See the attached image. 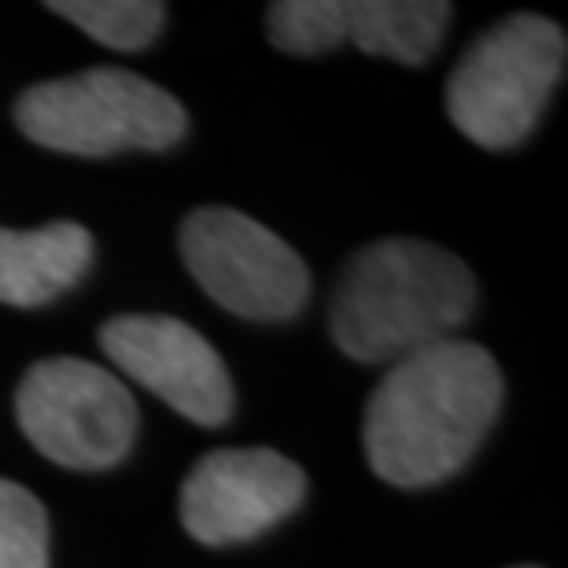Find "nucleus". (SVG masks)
I'll list each match as a JSON object with an SVG mask.
<instances>
[{"instance_id":"3","label":"nucleus","mask_w":568,"mask_h":568,"mask_svg":"<svg viewBox=\"0 0 568 568\" xmlns=\"http://www.w3.org/2000/svg\"><path fill=\"white\" fill-rule=\"evenodd\" d=\"M16 126L33 144L67 155H115L141 148L163 152L185 138L189 119L166 89L119 67L30 85L16 100Z\"/></svg>"},{"instance_id":"12","label":"nucleus","mask_w":568,"mask_h":568,"mask_svg":"<svg viewBox=\"0 0 568 568\" xmlns=\"http://www.w3.org/2000/svg\"><path fill=\"white\" fill-rule=\"evenodd\" d=\"M266 33L288 55L328 52L344 44V0H277L266 8Z\"/></svg>"},{"instance_id":"1","label":"nucleus","mask_w":568,"mask_h":568,"mask_svg":"<svg viewBox=\"0 0 568 568\" xmlns=\"http://www.w3.org/2000/svg\"><path fill=\"white\" fill-rule=\"evenodd\" d=\"M503 406V373L480 344L443 339L399 358L366 406L369 469L395 487H432L473 458Z\"/></svg>"},{"instance_id":"8","label":"nucleus","mask_w":568,"mask_h":568,"mask_svg":"<svg viewBox=\"0 0 568 568\" xmlns=\"http://www.w3.org/2000/svg\"><path fill=\"white\" fill-rule=\"evenodd\" d=\"M303 495V469L277 450H211L181 484V525L207 547H230L281 525L295 514Z\"/></svg>"},{"instance_id":"5","label":"nucleus","mask_w":568,"mask_h":568,"mask_svg":"<svg viewBox=\"0 0 568 568\" xmlns=\"http://www.w3.org/2000/svg\"><path fill=\"white\" fill-rule=\"evenodd\" d=\"M19 428L63 469H108L138 439V403L115 373L82 358L38 362L16 392Z\"/></svg>"},{"instance_id":"13","label":"nucleus","mask_w":568,"mask_h":568,"mask_svg":"<svg viewBox=\"0 0 568 568\" xmlns=\"http://www.w3.org/2000/svg\"><path fill=\"white\" fill-rule=\"evenodd\" d=\"M0 568H49V514L27 487L0 476Z\"/></svg>"},{"instance_id":"10","label":"nucleus","mask_w":568,"mask_h":568,"mask_svg":"<svg viewBox=\"0 0 568 568\" xmlns=\"http://www.w3.org/2000/svg\"><path fill=\"white\" fill-rule=\"evenodd\" d=\"M450 4L439 0H344V41L366 55L425 63L450 27Z\"/></svg>"},{"instance_id":"9","label":"nucleus","mask_w":568,"mask_h":568,"mask_svg":"<svg viewBox=\"0 0 568 568\" xmlns=\"http://www.w3.org/2000/svg\"><path fill=\"white\" fill-rule=\"evenodd\" d=\"M93 263V236L78 222H49L41 230L0 225V303L44 306L71 292Z\"/></svg>"},{"instance_id":"4","label":"nucleus","mask_w":568,"mask_h":568,"mask_svg":"<svg viewBox=\"0 0 568 568\" xmlns=\"http://www.w3.org/2000/svg\"><path fill=\"white\" fill-rule=\"evenodd\" d=\"M568 41L558 22L509 16L480 33L447 78V115L480 148H514L558 89Z\"/></svg>"},{"instance_id":"6","label":"nucleus","mask_w":568,"mask_h":568,"mask_svg":"<svg viewBox=\"0 0 568 568\" xmlns=\"http://www.w3.org/2000/svg\"><path fill=\"white\" fill-rule=\"evenodd\" d=\"M181 258L211 295L247 322H284L303 311L311 274L263 222L230 207H200L181 225Z\"/></svg>"},{"instance_id":"7","label":"nucleus","mask_w":568,"mask_h":568,"mask_svg":"<svg viewBox=\"0 0 568 568\" xmlns=\"http://www.w3.org/2000/svg\"><path fill=\"white\" fill-rule=\"evenodd\" d=\"M100 351L185 422L219 428L233 417V381L196 328L166 314H119L100 328Z\"/></svg>"},{"instance_id":"11","label":"nucleus","mask_w":568,"mask_h":568,"mask_svg":"<svg viewBox=\"0 0 568 568\" xmlns=\"http://www.w3.org/2000/svg\"><path fill=\"white\" fill-rule=\"evenodd\" d=\"M49 8L119 52L148 49L166 22V8L159 0H52Z\"/></svg>"},{"instance_id":"2","label":"nucleus","mask_w":568,"mask_h":568,"mask_svg":"<svg viewBox=\"0 0 568 568\" xmlns=\"http://www.w3.org/2000/svg\"><path fill=\"white\" fill-rule=\"evenodd\" d=\"M476 281L447 247L377 241L339 270L328 328L347 358L395 366L436 347L473 317Z\"/></svg>"}]
</instances>
